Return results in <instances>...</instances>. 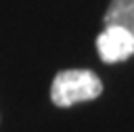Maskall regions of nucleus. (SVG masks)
I'll return each instance as SVG.
<instances>
[{
  "label": "nucleus",
  "instance_id": "3",
  "mask_svg": "<svg viewBox=\"0 0 134 132\" xmlns=\"http://www.w3.org/2000/svg\"><path fill=\"white\" fill-rule=\"evenodd\" d=\"M105 25H119L134 34V0H111L105 13Z\"/></svg>",
  "mask_w": 134,
  "mask_h": 132
},
{
  "label": "nucleus",
  "instance_id": "2",
  "mask_svg": "<svg viewBox=\"0 0 134 132\" xmlns=\"http://www.w3.org/2000/svg\"><path fill=\"white\" fill-rule=\"evenodd\" d=\"M96 50L103 63H121L134 54V34L119 25H105L96 36Z\"/></svg>",
  "mask_w": 134,
  "mask_h": 132
},
{
  "label": "nucleus",
  "instance_id": "1",
  "mask_svg": "<svg viewBox=\"0 0 134 132\" xmlns=\"http://www.w3.org/2000/svg\"><path fill=\"white\" fill-rule=\"evenodd\" d=\"M100 94L103 82L90 69H63L50 86V98L57 107H73L75 103L94 101Z\"/></svg>",
  "mask_w": 134,
  "mask_h": 132
}]
</instances>
